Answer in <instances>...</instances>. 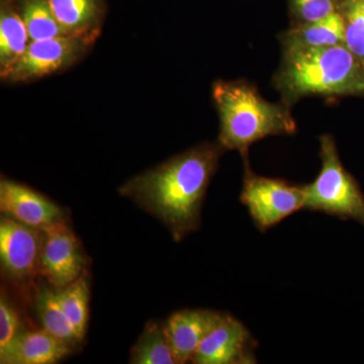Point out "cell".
<instances>
[{
  "label": "cell",
  "mask_w": 364,
  "mask_h": 364,
  "mask_svg": "<svg viewBox=\"0 0 364 364\" xmlns=\"http://www.w3.org/2000/svg\"><path fill=\"white\" fill-rule=\"evenodd\" d=\"M64 312L83 340L87 329L90 315V284L85 274L63 289H57Z\"/></svg>",
  "instance_id": "cell-19"
},
{
  "label": "cell",
  "mask_w": 364,
  "mask_h": 364,
  "mask_svg": "<svg viewBox=\"0 0 364 364\" xmlns=\"http://www.w3.org/2000/svg\"><path fill=\"white\" fill-rule=\"evenodd\" d=\"M213 100L220 119L218 143L224 150L239 151L244 158L261 139L291 135L296 130L287 105L267 102L245 81H215Z\"/></svg>",
  "instance_id": "cell-3"
},
{
  "label": "cell",
  "mask_w": 364,
  "mask_h": 364,
  "mask_svg": "<svg viewBox=\"0 0 364 364\" xmlns=\"http://www.w3.org/2000/svg\"><path fill=\"white\" fill-rule=\"evenodd\" d=\"M131 363L177 364L164 325L151 322L132 349Z\"/></svg>",
  "instance_id": "cell-17"
},
{
  "label": "cell",
  "mask_w": 364,
  "mask_h": 364,
  "mask_svg": "<svg viewBox=\"0 0 364 364\" xmlns=\"http://www.w3.org/2000/svg\"><path fill=\"white\" fill-rule=\"evenodd\" d=\"M42 231L39 273L55 289H63L85 274V256L75 234L65 221Z\"/></svg>",
  "instance_id": "cell-7"
},
{
  "label": "cell",
  "mask_w": 364,
  "mask_h": 364,
  "mask_svg": "<svg viewBox=\"0 0 364 364\" xmlns=\"http://www.w3.org/2000/svg\"><path fill=\"white\" fill-rule=\"evenodd\" d=\"M244 159L245 174L240 200L260 232L264 233L305 207V186L256 176L249 167L247 157Z\"/></svg>",
  "instance_id": "cell-5"
},
{
  "label": "cell",
  "mask_w": 364,
  "mask_h": 364,
  "mask_svg": "<svg viewBox=\"0 0 364 364\" xmlns=\"http://www.w3.org/2000/svg\"><path fill=\"white\" fill-rule=\"evenodd\" d=\"M345 46L364 62V0H339Z\"/></svg>",
  "instance_id": "cell-20"
},
{
  "label": "cell",
  "mask_w": 364,
  "mask_h": 364,
  "mask_svg": "<svg viewBox=\"0 0 364 364\" xmlns=\"http://www.w3.org/2000/svg\"><path fill=\"white\" fill-rule=\"evenodd\" d=\"M224 313L215 311L182 310L172 314L164 323L177 364L193 360L208 333L221 322Z\"/></svg>",
  "instance_id": "cell-11"
},
{
  "label": "cell",
  "mask_w": 364,
  "mask_h": 364,
  "mask_svg": "<svg viewBox=\"0 0 364 364\" xmlns=\"http://www.w3.org/2000/svg\"><path fill=\"white\" fill-rule=\"evenodd\" d=\"M30 43L14 0H0V76L20 59Z\"/></svg>",
  "instance_id": "cell-15"
},
{
  "label": "cell",
  "mask_w": 364,
  "mask_h": 364,
  "mask_svg": "<svg viewBox=\"0 0 364 364\" xmlns=\"http://www.w3.org/2000/svg\"><path fill=\"white\" fill-rule=\"evenodd\" d=\"M0 210L2 215L39 230L65 221L63 210L58 205L33 189L7 178L0 181Z\"/></svg>",
  "instance_id": "cell-10"
},
{
  "label": "cell",
  "mask_w": 364,
  "mask_h": 364,
  "mask_svg": "<svg viewBox=\"0 0 364 364\" xmlns=\"http://www.w3.org/2000/svg\"><path fill=\"white\" fill-rule=\"evenodd\" d=\"M273 82L287 107L309 95L364 97V62L345 45L284 51Z\"/></svg>",
  "instance_id": "cell-2"
},
{
  "label": "cell",
  "mask_w": 364,
  "mask_h": 364,
  "mask_svg": "<svg viewBox=\"0 0 364 364\" xmlns=\"http://www.w3.org/2000/svg\"><path fill=\"white\" fill-rule=\"evenodd\" d=\"M36 311L43 328L48 332L75 346L82 341L70 320L64 312L58 299L57 289L44 287L36 296Z\"/></svg>",
  "instance_id": "cell-16"
},
{
  "label": "cell",
  "mask_w": 364,
  "mask_h": 364,
  "mask_svg": "<svg viewBox=\"0 0 364 364\" xmlns=\"http://www.w3.org/2000/svg\"><path fill=\"white\" fill-rule=\"evenodd\" d=\"M322 168L315 181L305 186L306 210L324 213L364 226V193L344 168L332 136L320 138Z\"/></svg>",
  "instance_id": "cell-4"
},
{
  "label": "cell",
  "mask_w": 364,
  "mask_h": 364,
  "mask_svg": "<svg viewBox=\"0 0 364 364\" xmlns=\"http://www.w3.org/2000/svg\"><path fill=\"white\" fill-rule=\"evenodd\" d=\"M257 342L243 323L225 314L221 322L203 339L191 363L254 364Z\"/></svg>",
  "instance_id": "cell-9"
},
{
  "label": "cell",
  "mask_w": 364,
  "mask_h": 364,
  "mask_svg": "<svg viewBox=\"0 0 364 364\" xmlns=\"http://www.w3.org/2000/svg\"><path fill=\"white\" fill-rule=\"evenodd\" d=\"M293 26L306 25L338 11L339 0H289Z\"/></svg>",
  "instance_id": "cell-21"
},
{
  "label": "cell",
  "mask_w": 364,
  "mask_h": 364,
  "mask_svg": "<svg viewBox=\"0 0 364 364\" xmlns=\"http://www.w3.org/2000/svg\"><path fill=\"white\" fill-rule=\"evenodd\" d=\"M21 331L18 311L2 294L0 296V358L6 356Z\"/></svg>",
  "instance_id": "cell-22"
},
{
  "label": "cell",
  "mask_w": 364,
  "mask_h": 364,
  "mask_svg": "<svg viewBox=\"0 0 364 364\" xmlns=\"http://www.w3.org/2000/svg\"><path fill=\"white\" fill-rule=\"evenodd\" d=\"M93 44L80 38L59 36L32 41L20 59L0 76L7 83H25L58 73L75 65Z\"/></svg>",
  "instance_id": "cell-6"
},
{
  "label": "cell",
  "mask_w": 364,
  "mask_h": 364,
  "mask_svg": "<svg viewBox=\"0 0 364 364\" xmlns=\"http://www.w3.org/2000/svg\"><path fill=\"white\" fill-rule=\"evenodd\" d=\"M32 41L66 36L53 13L50 0H14Z\"/></svg>",
  "instance_id": "cell-18"
},
{
  "label": "cell",
  "mask_w": 364,
  "mask_h": 364,
  "mask_svg": "<svg viewBox=\"0 0 364 364\" xmlns=\"http://www.w3.org/2000/svg\"><path fill=\"white\" fill-rule=\"evenodd\" d=\"M71 345L42 330L21 331L6 356L0 358L2 364H53L66 358Z\"/></svg>",
  "instance_id": "cell-13"
},
{
  "label": "cell",
  "mask_w": 364,
  "mask_h": 364,
  "mask_svg": "<svg viewBox=\"0 0 364 364\" xmlns=\"http://www.w3.org/2000/svg\"><path fill=\"white\" fill-rule=\"evenodd\" d=\"M282 51L345 45L344 23L339 11L326 18L293 26L280 36Z\"/></svg>",
  "instance_id": "cell-14"
},
{
  "label": "cell",
  "mask_w": 364,
  "mask_h": 364,
  "mask_svg": "<svg viewBox=\"0 0 364 364\" xmlns=\"http://www.w3.org/2000/svg\"><path fill=\"white\" fill-rule=\"evenodd\" d=\"M50 4L66 36L95 44L102 33L107 0H50Z\"/></svg>",
  "instance_id": "cell-12"
},
{
  "label": "cell",
  "mask_w": 364,
  "mask_h": 364,
  "mask_svg": "<svg viewBox=\"0 0 364 364\" xmlns=\"http://www.w3.org/2000/svg\"><path fill=\"white\" fill-rule=\"evenodd\" d=\"M43 231L9 215L0 221V260L4 272L23 282L39 273Z\"/></svg>",
  "instance_id": "cell-8"
},
{
  "label": "cell",
  "mask_w": 364,
  "mask_h": 364,
  "mask_svg": "<svg viewBox=\"0 0 364 364\" xmlns=\"http://www.w3.org/2000/svg\"><path fill=\"white\" fill-rule=\"evenodd\" d=\"M224 149L205 143L139 174L119 188L169 230L174 240L198 230L203 200Z\"/></svg>",
  "instance_id": "cell-1"
}]
</instances>
